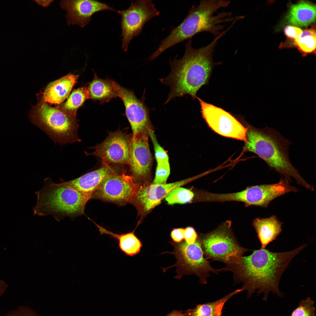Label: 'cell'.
Masks as SVG:
<instances>
[{
    "instance_id": "6da1fadb",
    "label": "cell",
    "mask_w": 316,
    "mask_h": 316,
    "mask_svg": "<svg viewBox=\"0 0 316 316\" xmlns=\"http://www.w3.org/2000/svg\"><path fill=\"white\" fill-rule=\"evenodd\" d=\"M307 246L304 244L293 250L273 252L266 249L255 250L250 255L242 256L234 263L223 268L233 274L235 283L243 284L247 298L254 292L263 293L262 300L267 301L272 292L279 297L284 296L279 289L280 280L291 260Z\"/></svg>"
},
{
    "instance_id": "7a4b0ae2",
    "label": "cell",
    "mask_w": 316,
    "mask_h": 316,
    "mask_svg": "<svg viewBox=\"0 0 316 316\" xmlns=\"http://www.w3.org/2000/svg\"><path fill=\"white\" fill-rule=\"evenodd\" d=\"M225 34L222 33L214 38L207 45L194 48L191 39L185 45V50L181 59L170 60L171 71L160 82L169 86L170 90L164 104L172 99L189 95L197 98L198 90L208 82L214 65L213 56L217 42Z\"/></svg>"
},
{
    "instance_id": "3957f363",
    "label": "cell",
    "mask_w": 316,
    "mask_h": 316,
    "mask_svg": "<svg viewBox=\"0 0 316 316\" xmlns=\"http://www.w3.org/2000/svg\"><path fill=\"white\" fill-rule=\"evenodd\" d=\"M230 1L222 0H201L197 6H193L183 21L174 28L169 35L162 40L154 52L156 56L171 47L187 39H191L196 34L206 32L216 37L224 31V23L239 19L240 17H232L230 12L215 13L219 9L227 7Z\"/></svg>"
},
{
    "instance_id": "277c9868",
    "label": "cell",
    "mask_w": 316,
    "mask_h": 316,
    "mask_svg": "<svg viewBox=\"0 0 316 316\" xmlns=\"http://www.w3.org/2000/svg\"><path fill=\"white\" fill-rule=\"evenodd\" d=\"M290 142L273 129L249 127L247 129L244 150L253 152L262 159L270 169L284 176L292 177L297 183L311 191L314 187L307 182L289 158L288 146Z\"/></svg>"
},
{
    "instance_id": "5b68a950",
    "label": "cell",
    "mask_w": 316,
    "mask_h": 316,
    "mask_svg": "<svg viewBox=\"0 0 316 316\" xmlns=\"http://www.w3.org/2000/svg\"><path fill=\"white\" fill-rule=\"evenodd\" d=\"M35 193L37 201L33 209L34 215H51L58 222L65 217L73 220L84 215L86 205L92 195L59 186L48 178Z\"/></svg>"
},
{
    "instance_id": "8992f818",
    "label": "cell",
    "mask_w": 316,
    "mask_h": 316,
    "mask_svg": "<svg viewBox=\"0 0 316 316\" xmlns=\"http://www.w3.org/2000/svg\"><path fill=\"white\" fill-rule=\"evenodd\" d=\"M31 123L44 131L55 143L66 144L79 142L76 117L59 107L42 101L32 107L29 114Z\"/></svg>"
},
{
    "instance_id": "52a82bcc",
    "label": "cell",
    "mask_w": 316,
    "mask_h": 316,
    "mask_svg": "<svg viewBox=\"0 0 316 316\" xmlns=\"http://www.w3.org/2000/svg\"><path fill=\"white\" fill-rule=\"evenodd\" d=\"M174 248L173 252H166L161 254L169 253L174 255L176 260L174 265L166 268H162L165 272L172 267H176L177 275L174 277L181 279L184 275L193 274L199 279V282L202 284L207 283L206 279L210 272L218 274L223 269L213 268L209 262L204 257L200 243L197 238L193 243L188 244L183 241L176 243L171 241L169 242Z\"/></svg>"
},
{
    "instance_id": "ba28073f",
    "label": "cell",
    "mask_w": 316,
    "mask_h": 316,
    "mask_svg": "<svg viewBox=\"0 0 316 316\" xmlns=\"http://www.w3.org/2000/svg\"><path fill=\"white\" fill-rule=\"evenodd\" d=\"M205 257L222 262L226 265L236 262L248 249L242 247L229 228L223 225L197 238Z\"/></svg>"
},
{
    "instance_id": "9c48e42d",
    "label": "cell",
    "mask_w": 316,
    "mask_h": 316,
    "mask_svg": "<svg viewBox=\"0 0 316 316\" xmlns=\"http://www.w3.org/2000/svg\"><path fill=\"white\" fill-rule=\"evenodd\" d=\"M116 12L121 17L122 48L124 51H127L131 40L140 33L145 24L160 14L150 0L132 1L127 9Z\"/></svg>"
},
{
    "instance_id": "30bf717a",
    "label": "cell",
    "mask_w": 316,
    "mask_h": 316,
    "mask_svg": "<svg viewBox=\"0 0 316 316\" xmlns=\"http://www.w3.org/2000/svg\"><path fill=\"white\" fill-rule=\"evenodd\" d=\"M139 186L124 170L106 179L93 193L92 198L123 205L130 203Z\"/></svg>"
},
{
    "instance_id": "8fae6325",
    "label": "cell",
    "mask_w": 316,
    "mask_h": 316,
    "mask_svg": "<svg viewBox=\"0 0 316 316\" xmlns=\"http://www.w3.org/2000/svg\"><path fill=\"white\" fill-rule=\"evenodd\" d=\"M147 133L133 135L130 143L128 165L130 175L138 185L151 183L152 158Z\"/></svg>"
},
{
    "instance_id": "7c38bea8",
    "label": "cell",
    "mask_w": 316,
    "mask_h": 316,
    "mask_svg": "<svg viewBox=\"0 0 316 316\" xmlns=\"http://www.w3.org/2000/svg\"><path fill=\"white\" fill-rule=\"evenodd\" d=\"M197 98L203 118L213 130L222 136L245 142L247 128L235 118L223 109Z\"/></svg>"
},
{
    "instance_id": "4fadbf2b",
    "label": "cell",
    "mask_w": 316,
    "mask_h": 316,
    "mask_svg": "<svg viewBox=\"0 0 316 316\" xmlns=\"http://www.w3.org/2000/svg\"><path fill=\"white\" fill-rule=\"evenodd\" d=\"M132 135L122 130L110 132L101 143L92 147L91 153L86 154L100 158L102 165L111 164L128 165L130 143Z\"/></svg>"
},
{
    "instance_id": "5bb4252c",
    "label": "cell",
    "mask_w": 316,
    "mask_h": 316,
    "mask_svg": "<svg viewBox=\"0 0 316 316\" xmlns=\"http://www.w3.org/2000/svg\"><path fill=\"white\" fill-rule=\"evenodd\" d=\"M291 179L281 178L277 183L254 186L241 191L234 193V201L244 202L247 206L267 207L275 198L291 192H297V189L290 185Z\"/></svg>"
},
{
    "instance_id": "9a60e30c",
    "label": "cell",
    "mask_w": 316,
    "mask_h": 316,
    "mask_svg": "<svg viewBox=\"0 0 316 316\" xmlns=\"http://www.w3.org/2000/svg\"><path fill=\"white\" fill-rule=\"evenodd\" d=\"M195 177L160 185L149 183L140 185L130 202L142 218L176 189L194 180Z\"/></svg>"
},
{
    "instance_id": "2e32d148",
    "label": "cell",
    "mask_w": 316,
    "mask_h": 316,
    "mask_svg": "<svg viewBox=\"0 0 316 316\" xmlns=\"http://www.w3.org/2000/svg\"><path fill=\"white\" fill-rule=\"evenodd\" d=\"M118 97L122 100L126 116L130 125L133 135L138 132L150 134L153 128L149 116V110L143 100L138 99L134 92L113 80Z\"/></svg>"
},
{
    "instance_id": "e0dca14e",
    "label": "cell",
    "mask_w": 316,
    "mask_h": 316,
    "mask_svg": "<svg viewBox=\"0 0 316 316\" xmlns=\"http://www.w3.org/2000/svg\"><path fill=\"white\" fill-rule=\"evenodd\" d=\"M61 7L66 12L68 25H76L83 28L90 21L96 13L104 10H116L105 3L92 0H62Z\"/></svg>"
},
{
    "instance_id": "ac0fdd59",
    "label": "cell",
    "mask_w": 316,
    "mask_h": 316,
    "mask_svg": "<svg viewBox=\"0 0 316 316\" xmlns=\"http://www.w3.org/2000/svg\"><path fill=\"white\" fill-rule=\"evenodd\" d=\"M121 171L110 165H102L99 168L70 181L61 179L57 183L60 186L68 188L81 192L92 194L107 178Z\"/></svg>"
},
{
    "instance_id": "d6986e66",
    "label": "cell",
    "mask_w": 316,
    "mask_h": 316,
    "mask_svg": "<svg viewBox=\"0 0 316 316\" xmlns=\"http://www.w3.org/2000/svg\"><path fill=\"white\" fill-rule=\"evenodd\" d=\"M78 75L69 74L50 83L42 93L43 101L60 104L69 96Z\"/></svg>"
},
{
    "instance_id": "ffe728a7",
    "label": "cell",
    "mask_w": 316,
    "mask_h": 316,
    "mask_svg": "<svg viewBox=\"0 0 316 316\" xmlns=\"http://www.w3.org/2000/svg\"><path fill=\"white\" fill-rule=\"evenodd\" d=\"M282 223L275 216L265 218H256L253 221V225L260 242L261 248L265 249L282 231Z\"/></svg>"
},
{
    "instance_id": "44dd1931",
    "label": "cell",
    "mask_w": 316,
    "mask_h": 316,
    "mask_svg": "<svg viewBox=\"0 0 316 316\" xmlns=\"http://www.w3.org/2000/svg\"><path fill=\"white\" fill-rule=\"evenodd\" d=\"M315 18V5L303 1L292 5L286 16L288 23L299 27L308 26Z\"/></svg>"
},
{
    "instance_id": "7402d4cb",
    "label": "cell",
    "mask_w": 316,
    "mask_h": 316,
    "mask_svg": "<svg viewBox=\"0 0 316 316\" xmlns=\"http://www.w3.org/2000/svg\"><path fill=\"white\" fill-rule=\"evenodd\" d=\"M112 81L108 79H100L94 73L93 79L87 87L89 99L99 101L100 104H103L118 97Z\"/></svg>"
},
{
    "instance_id": "603a6c76",
    "label": "cell",
    "mask_w": 316,
    "mask_h": 316,
    "mask_svg": "<svg viewBox=\"0 0 316 316\" xmlns=\"http://www.w3.org/2000/svg\"><path fill=\"white\" fill-rule=\"evenodd\" d=\"M93 222L101 234L108 235L116 238L118 241L119 248L126 255L133 256L140 252L142 244L140 240L135 234V230L126 233L119 234L112 232Z\"/></svg>"
},
{
    "instance_id": "cb8c5ba5",
    "label": "cell",
    "mask_w": 316,
    "mask_h": 316,
    "mask_svg": "<svg viewBox=\"0 0 316 316\" xmlns=\"http://www.w3.org/2000/svg\"><path fill=\"white\" fill-rule=\"evenodd\" d=\"M244 291L242 288L215 301L197 305L194 308L185 311V316H223V308L226 302L235 295Z\"/></svg>"
},
{
    "instance_id": "d4e9b609",
    "label": "cell",
    "mask_w": 316,
    "mask_h": 316,
    "mask_svg": "<svg viewBox=\"0 0 316 316\" xmlns=\"http://www.w3.org/2000/svg\"><path fill=\"white\" fill-rule=\"evenodd\" d=\"M89 99L87 87H82L74 90L60 108L68 115L76 117L78 109Z\"/></svg>"
},
{
    "instance_id": "484cf974",
    "label": "cell",
    "mask_w": 316,
    "mask_h": 316,
    "mask_svg": "<svg viewBox=\"0 0 316 316\" xmlns=\"http://www.w3.org/2000/svg\"><path fill=\"white\" fill-rule=\"evenodd\" d=\"M316 42L315 26L313 25L303 30L300 35L293 40V44L305 56L309 54L315 53Z\"/></svg>"
},
{
    "instance_id": "4316f807",
    "label": "cell",
    "mask_w": 316,
    "mask_h": 316,
    "mask_svg": "<svg viewBox=\"0 0 316 316\" xmlns=\"http://www.w3.org/2000/svg\"><path fill=\"white\" fill-rule=\"evenodd\" d=\"M194 196V194L192 191L180 187L173 191L165 199L169 205L184 204L191 201Z\"/></svg>"
},
{
    "instance_id": "83f0119b",
    "label": "cell",
    "mask_w": 316,
    "mask_h": 316,
    "mask_svg": "<svg viewBox=\"0 0 316 316\" xmlns=\"http://www.w3.org/2000/svg\"><path fill=\"white\" fill-rule=\"evenodd\" d=\"M314 303L310 297L301 300L290 316H316Z\"/></svg>"
},
{
    "instance_id": "f1b7e54d",
    "label": "cell",
    "mask_w": 316,
    "mask_h": 316,
    "mask_svg": "<svg viewBox=\"0 0 316 316\" xmlns=\"http://www.w3.org/2000/svg\"><path fill=\"white\" fill-rule=\"evenodd\" d=\"M170 173L169 162L157 164L155 176L152 183L157 185L166 184Z\"/></svg>"
},
{
    "instance_id": "f546056e",
    "label": "cell",
    "mask_w": 316,
    "mask_h": 316,
    "mask_svg": "<svg viewBox=\"0 0 316 316\" xmlns=\"http://www.w3.org/2000/svg\"><path fill=\"white\" fill-rule=\"evenodd\" d=\"M154 148L155 156L157 164L169 162V158L167 152L158 142L154 130L149 134Z\"/></svg>"
},
{
    "instance_id": "4dcf8cb0",
    "label": "cell",
    "mask_w": 316,
    "mask_h": 316,
    "mask_svg": "<svg viewBox=\"0 0 316 316\" xmlns=\"http://www.w3.org/2000/svg\"><path fill=\"white\" fill-rule=\"evenodd\" d=\"M6 316H40L30 308L25 306H21L9 312Z\"/></svg>"
},
{
    "instance_id": "1f68e13d",
    "label": "cell",
    "mask_w": 316,
    "mask_h": 316,
    "mask_svg": "<svg viewBox=\"0 0 316 316\" xmlns=\"http://www.w3.org/2000/svg\"><path fill=\"white\" fill-rule=\"evenodd\" d=\"M303 30L297 27L288 26L284 29V32L287 37L294 40L298 37L301 34Z\"/></svg>"
},
{
    "instance_id": "d6a6232c",
    "label": "cell",
    "mask_w": 316,
    "mask_h": 316,
    "mask_svg": "<svg viewBox=\"0 0 316 316\" xmlns=\"http://www.w3.org/2000/svg\"><path fill=\"white\" fill-rule=\"evenodd\" d=\"M197 234L193 228L188 227L185 229L184 239L187 243L193 244L197 240Z\"/></svg>"
},
{
    "instance_id": "836d02e7",
    "label": "cell",
    "mask_w": 316,
    "mask_h": 316,
    "mask_svg": "<svg viewBox=\"0 0 316 316\" xmlns=\"http://www.w3.org/2000/svg\"><path fill=\"white\" fill-rule=\"evenodd\" d=\"M185 229L179 228L174 229L171 231V236L173 241L176 243H179L184 239Z\"/></svg>"
},
{
    "instance_id": "e575fe53",
    "label": "cell",
    "mask_w": 316,
    "mask_h": 316,
    "mask_svg": "<svg viewBox=\"0 0 316 316\" xmlns=\"http://www.w3.org/2000/svg\"><path fill=\"white\" fill-rule=\"evenodd\" d=\"M8 286L4 281L0 279V298L5 292Z\"/></svg>"
},
{
    "instance_id": "d590c367",
    "label": "cell",
    "mask_w": 316,
    "mask_h": 316,
    "mask_svg": "<svg viewBox=\"0 0 316 316\" xmlns=\"http://www.w3.org/2000/svg\"><path fill=\"white\" fill-rule=\"evenodd\" d=\"M53 0H35V1L39 5L44 7H47L50 5Z\"/></svg>"
},
{
    "instance_id": "8d00e7d4",
    "label": "cell",
    "mask_w": 316,
    "mask_h": 316,
    "mask_svg": "<svg viewBox=\"0 0 316 316\" xmlns=\"http://www.w3.org/2000/svg\"><path fill=\"white\" fill-rule=\"evenodd\" d=\"M166 316H185V315L182 311L174 310Z\"/></svg>"
}]
</instances>
